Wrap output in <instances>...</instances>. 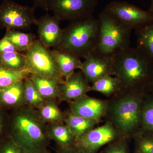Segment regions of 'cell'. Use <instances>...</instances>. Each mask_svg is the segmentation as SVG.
Returning <instances> with one entry per match:
<instances>
[{
	"label": "cell",
	"mask_w": 153,
	"mask_h": 153,
	"mask_svg": "<svg viewBox=\"0 0 153 153\" xmlns=\"http://www.w3.org/2000/svg\"><path fill=\"white\" fill-rule=\"evenodd\" d=\"M36 8L22 5L12 0H3L0 4V28L9 30H27L36 25Z\"/></svg>",
	"instance_id": "7"
},
{
	"label": "cell",
	"mask_w": 153,
	"mask_h": 153,
	"mask_svg": "<svg viewBox=\"0 0 153 153\" xmlns=\"http://www.w3.org/2000/svg\"><path fill=\"white\" fill-rule=\"evenodd\" d=\"M121 137L112 124L106 120L76 140L74 146L83 153H97L104 146Z\"/></svg>",
	"instance_id": "10"
},
{
	"label": "cell",
	"mask_w": 153,
	"mask_h": 153,
	"mask_svg": "<svg viewBox=\"0 0 153 153\" xmlns=\"http://www.w3.org/2000/svg\"><path fill=\"white\" fill-rule=\"evenodd\" d=\"M55 153H83L76 149L75 147H72L64 149L57 148Z\"/></svg>",
	"instance_id": "34"
},
{
	"label": "cell",
	"mask_w": 153,
	"mask_h": 153,
	"mask_svg": "<svg viewBox=\"0 0 153 153\" xmlns=\"http://www.w3.org/2000/svg\"><path fill=\"white\" fill-rule=\"evenodd\" d=\"M59 100L55 99H46L37 110L42 121L47 124L64 123L65 114L58 106Z\"/></svg>",
	"instance_id": "19"
},
{
	"label": "cell",
	"mask_w": 153,
	"mask_h": 153,
	"mask_svg": "<svg viewBox=\"0 0 153 153\" xmlns=\"http://www.w3.org/2000/svg\"><path fill=\"white\" fill-rule=\"evenodd\" d=\"M140 131L153 133V95L148 91L144 99Z\"/></svg>",
	"instance_id": "26"
},
{
	"label": "cell",
	"mask_w": 153,
	"mask_h": 153,
	"mask_svg": "<svg viewBox=\"0 0 153 153\" xmlns=\"http://www.w3.org/2000/svg\"><path fill=\"white\" fill-rule=\"evenodd\" d=\"M51 0H33L35 7H40L44 10H49V5Z\"/></svg>",
	"instance_id": "33"
},
{
	"label": "cell",
	"mask_w": 153,
	"mask_h": 153,
	"mask_svg": "<svg viewBox=\"0 0 153 153\" xmlns=\"http://www.w3.org/2000/svg\"><path fill=\"white\" fill-rule=\"evenodd\" d=\"M91 85L81 71L74 72L59 84V101L69 102L87 95Z\"/></svg>",
	"instance_id": "14"
},
{
	"label": "cell",
	"mask_w": 153,
	"mask_h": 153,
	"mask_svg": "<svg viewBox=\"0 0 153 153\" xmlns=\"http://www.w3.org/2000/svg\"><path fill=\"white\" fill-rule=\"evenodd\" d=\"M52 52L65 80L72 75L76 69H81L82 62L79 57L70 52L55 49Z\"/></svg>",
	"instance_id": "18"
},
{
	"label": "cell",
	"mask_w": 153,
	"mask_h": 153,
	"mask_svg": "<svg viewBox=\"0 0 153 153\" xmlns=\"http://www.w3.org/2000/svg\"><path fill=\"white\" fill-rule=\"evenodd\" d=\"M147 87L123 89L108 100L107 120L122 137L133 139L140 129L142 112Z\"/></svg>",
	"instance_id": "1"
},
{
	"label": "cell",
	"mask_w": 153,
	"mask_h": 153,
	"mask_svg": "<svg viewBox=\"0 0 153 153\" xmlns=\"http://www.w3.org/2000/svg\"><path fill=\"white\" fill-rule=\"evenodd\" d=\"M24 55L26 60L25 68L30 75L49 77L59 84L65 81L52 50L45 47L39 39L35 40Z\"/></svg>",
	"instance_id": "6"
},
{
	"label": "cell",
	"mask_w": 153,
	"mask_h": 153,
	"mask_svg": "<svg viewBox=\"0 0 153 153\" xmlns=\"http://www.w3.org/2000/svg\"><path fill=\"white\" fill-rule=\"evenodd\" d=\"M137 47L147 54L153 61V21L135 30Z\"/></svg>",
	"instance_id": "22"
},
{
	"label": "cell",
	"mask_w": 153,
	"mask_h": 153,
	"mask_svg": "<svg viewBox=\"0 0 153 153\" xmlns=\"http://www.w3.org/2000/svg\"><path fill=\"white\" fill-rule=\"evenodd\" d=\"M26 105L24 80L18 81L0 91V106L8 110Z\"/></svg>",
	"instance_id": "15"
},
{
	"label": "cell",
	"mask_w": 153,
	"mask_h": 153,
	"mask_svg": "<svg viewBox=\"0 0 153 153\" xmlns=\"http://www.w3.org/2000/svg\"><path fill=\"white\" fill-rule=\"evenodd\" d=\"M26 105L37 110L45 101L30 76L24 80Z\"/></svg>",
	"instance_id": "25"
},
{
	"label": "cell",
	"mask_w": 153,
	"mask_h": 153,
	"mask_svg": "<svg viewBox=\"0 0 153 153\" xmlns=\"http://www.w3.org/2000/svg\"><path fill=\"white\" fill-rule=\"evenodd\" d=\"M0 65L13 70H23L26 66L25 55L19 52L1 54Z\"/></svg>",
	"instance_id": "28"
},
{
	"label": "cell",
	"mask_w": 153,
	"mask_h": 153,
	"mask_svg": "<svg viewBox=\"0 0 153 153\" xmlns=\"http://www.w3.org/2000/svg\"><path fill=\"white\" fill-rule=\"evenodd\" d=\"M113 76L120 80L123 89L147 87L153 73V61L138 48L129 47L112 56Z\"/></svg>",
	"instance_id": "3"
},
{
	"label": "cell",
	"mask_w": 153,
	"mask_h": 153,
	"mask_svg": "<svg viewBox=\"0 0 153 153\" xmlns=\"http://www.w3.org/2000/svg\"><path fill=\"white\" fill-rule=\"evenodd\" d=\"M80 71L91 84L108 75H113L112 56H104L92 52L84 58Z\"/></svg>",
	"instance_id": "12"
},
{
	"label": "cell",
	"mask_w": 153,
	"mask_h": 153,
	"mask_svg": "<svg viewBox=\"0 0 153 153\" xmlns=\"http://www.w3.org/2000/svg\"><path fill=\"white\" fill-rule=\"evenodd\" d=\"M133 139L134 153H153V133L140 131Z\"/></svg>",
	"instance_id": "27"
},
{
	"label": "cell",
	"mask_w": 153,
	"mask_h": 153,
	"mask_svg": "<svg viewBox=\"0 0 153 153\" xmlns=\"http://www.w3.org/2000/svg\"><path fill=\"white\" fill-rule=\"evenodd\" d=\"M47 134L50 140L55 142L57 148L74 147L76 140L74 134L65 123L48 124Z\"/></svg>",
	"instance_id": "16"
},
{
	"label": "cell",
	"mask_w": 153,
	"mask_h": 153,
	"mask_svg": "<svg viewBox=\"0 0 153 153\" xmlns=\"http://www.w3.org/2000/svg\"><path fill=\"white\" fill-rule=\"evenodd\" d=\"M98 44L94 52L112 56L118 51L129 47L131 30L121 25L106 10L100 14Z\"/></svg>",
	"instance_id": "5"
},
{
	"label": "cell",
	"mask_w": 153,
	"mask_h": 153,
	"mask_svg": "<svg viewBox=\"0 0 153 153\" xmlns=\"http://www.w3.org/2000/svg\"><path fill=\"white\" fill-rule=\"evenodd\" d=\"M72 113L101 122L106 117L108 100L90 97L87 95L68 102Z\"/></svg>",
	"instance_id": "11"
},
{
	"label": "cell",
	"mask_w": 153,
	"mask_h": 153,
	"mask_svg": "<svg viewBox=\"0 0 153 153\" xmlns=\"http://www.w3.org/2000/svg\"><path fill=\"white\" fill-rule=\"evenodd\" d=\"M16 52L19 51L7 36H4L0 40V55Z\"/></svg>",
	"instance_id": "32"
},
{
	"label": "cell",
	"mask_w": 153,
	"mask_h": 153,
	"mask_svg": "<svg viewBox=\"0 0 153 153\" xmlns=\"http://www.w3.org/2000/svg\"><path fill=\"white\" fill-rule=\"evenodd\" d=\"M9 114L0 106V140L7 135Z\"/></svg>",
	"instance_id": "31"
},
{
	"label": "cell",
	"mask_w": 153,
	"mask_h": 153,
	"mask_svg": "<svg viewBox=\"0 0 153 153\" xmlns=\"http://www.w3.org/2000/svg\"><path fill=\"white\" fill-rule=\"evenodd\" d=\"M64 123L69 127L74 134L76 141L100 122L96 120L74 114L69 109L64 112Z\"/></svg>",
	"instance_id": "17"
},
{
	"label": "cell",
	"mask_w": 153,
	"mask_h": 153,
	"mask_svg": "<svg viewBox=\"0 0 153 153\" xmlns=\"http://www.w3.org/2000/svg\"><path fill=\"white\" fill-rule=\"evenodd\" d=\"M0 153H28L7 135L0 140Z\"/></svg>",
	"instance_id": "30"
},
{
	"label": "cell",
	"mask_w": 153,
	"mask_h": 153,
	"mask_svg": "<svg viewBox=\"0 0 153 153\" xmlns=\"http://www.w3.org/2000/svg\"><path fill=\"white\" fill-rule=\"evenodd\" d=\"M60 22L55 16L47 14L37 19L39 40L47 48H55L60 44L63 33Z\"/></svg>",
	"instance_id": "13"
},
{
	"label": "cell",
	"mask_w": 153,
	"mask_h": 153,
	"mask_svg": "<svg viewBox=\"0 0 153 153\" xmlns=\"http://www.w3.org/2000/svg\"><path fill=\"white\" fill-rule=\"evenodd\" d=\"M5 36L8 38L19 52L27 51L36 40V36L33 33H22L19 30H7Z\"/></svg>",
	"instance_id": "23"
},
{
	"label": "cell",
	"mask_w": 153,
	"mask_h": 153,
	"mask_svg": "<svg viewBox=\"0 0 153 153\" xmlns=\"http://www.w3.org/2000/svg\"><path fill=\"white\" fill-rule=\"evenodd\" d=\"M41 153H51L48 149L46 150Z\"/></svg>",
	"instance_id": "37"
},
{
	"label": "cell",
	"mask_w": 153,
	"mask_h": 153,
	"mask_svg": "<svg viewBox=\"0 0 153 153\" xmlns=\"http://www.w3.org/2000/svg\"><path fill=\"white\" fill-rule=\"evenodd\" d=\"M30 75L25 68L16 70L0 65V91L15 82L24 80Z\"/></svg>",
	"instance_id": "24"
},
{
	"label": "cell",
	"mask_w": 153,
	"mask_h": 153,
	"mask_svg": "<svg viewBox=\"0 0 153 153\" xmlns=\"http://www.w3.org/2000/svg\"><path fill=\"white\" fill-rule=\"evenodd\" d=\"M147 88L148 91L153 95V73L150 79L149 82L148 83Z\"/></svg>",
	"instance_id": "35"
},
{
	"label": "cell",
	"mask_w": 153,
	"mask_h": 153,
	"mask_svg": "<svg viewBox=\"0 0 153 153\" xmlns=\"http://www.w3.org/2000/svg\"><path fill=\"white\" fill-rule=\"evenodd\" d=\"M129 140L121 137L105 146L101 153H130Z\"/></svg>",
	"instance_id": "29"
},
{
	"label": "cell",
	"mask_w": 153,
	"mask_h": 153,
	"mask_svg": "<svg viewBox=\"0 0 153 153\" xmlns=\"http://www.w3.org/2000/svg\"><path fill=\"white\" fill-rule=\"evenodd\" d=\"M30 77L44 98L55 99L59 100L60 89L58 82L45 76L30 75Z\"/></svg>",
	"instance_id": "21"
},
{
	"label": "cell",
	"mask_w": 153,
	"mask_h": 153,
	"mask_svg": "<svg viewBox=\"0 0 153 153\" xmlns=\"http://www.w3.org/2000/svg\"><path fill=\"white\" fill-rule=\"evenodd\" d=\"M150 7L149 10L153 13V0H150Z\"/></svg>",
	"instance_id": "36"
},
{
	"label": "cell",
	"mask_w": 153,
	"mask_h": 153,
	"mask_svg": "<svg viewBox=\"0 0 153 153\" xmlns=\"http://www.w3.org/2000/svg\"><path fill=\"white\" fill-rule=\"evenodd\" d=\"M47 126L37 110L25 105L11 110L7 135L28 153H41L47 149L51 141Z\"/></svg>",
	"instance_id": "2"
},
{
	"label": "cell",
	"mask_w": 153,
	"mask_h": 153,
	"mask_svg": "<svg viewBox=\"0 0 153 153\" xmlns=\"http://www.w3.org/2000/svg\"><path fill=\"white\" fill-rule=\"evenodd\" d=\"M104 9L121 25L131 30L153 21V13L150 11L145 10L127 2L113 1Z\"/></svg>",
	"instance_id": "8"
},
{
	"label": "cell",
	"mask_w": 153,
	"mask_h": 153,
	"mask_svg": "<svg viewBox=\"0 0 153 153\" xmlns=\"http://www.w3.org/2000/svg\"><path fill=\"white\" fill-rule=\"evenodd\" d=\"M99 24L93 16L70 22L63 30L60 44L54 49L84 58L95 50L98 44Z\"/></svg>",
	"instance_id": "4"
},
{
	"label": "cell",
	"mask_w": 153,
	"mask_h": 153,
	"mask_svg": "<svg viewBox=\"0 0 153 153\" xmlns=\"http://www.w3.org/2000/svg\"><path fill=\"white\" fill-rule=\"evenodd\" d=\"M97 0H51L49 10L61 21L72 22L93 16Z\"/></svg>",
	"instance_id": "9"
},
{
	"label": "cell",
	"mask_w": 153,
	"mask_h": 153,
	"mask_svg": "<svg viewBox=\"0 0 153 153\" xmlns=\"http://www.w3.org/2000/svg\"><path fill=\"white\" fill-rule=\"evenodd\" d=\"M123 90L120 80L111 75L103 76L92 83L90 91L99 92L106 97H110Z\"/></svg>",
	"instance_id": "20"
}]
</instances>
